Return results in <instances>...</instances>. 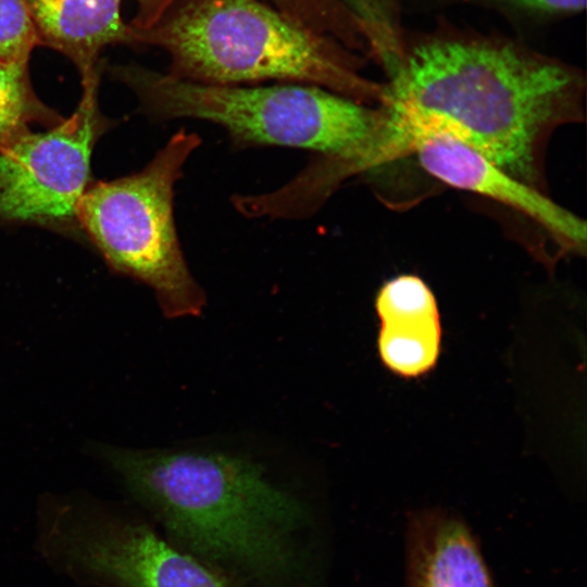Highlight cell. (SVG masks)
Segmentation results:
<instances>
[{
	"label": "cell",
	"instance_id": "cell-14",
	"mask_svg": "<svg viewBox=\"0 0 587 587\" xmlns=\"http://www.w3.org/2000/svg\"><path fill=\"white\" fill-rule=\"evenodd\" d=\"M312 29L339 41L354 34L355 21L339 0H263Z\"/></svg>",
	"mask_w": 587,
	"mask_h": 587
},
{
	"label": "cell",
	"instance_id": "cell-15",
	"mask_svg": "<svg viewBox=\"0 0 587 587\" xmlns=\"http://www.w3.org/2000/svg\"><path fill=\"white\" fill-rule=\"evenodd\" d=\"M37 45L25 0H0V60L28 63Z\"/></svg>",
	"mask_w": 587,
	"mask_h": 587
},
{
	"label": "cell",
	"instance_id": "cell-9",
	"mask_svg": "<svg viewBox=\"0 0 587 587\" xmlns=\"http://www.w3.org/2000/svg\"><path fill=\"white\" fill-rule=\"evenodd\" d=\"M405 560L407 587H495L470 526L444 509L409 517Z\"/></svg>",
	"mask_w": 587,
	"mask_h": 587
},
{
	"label": "cell",
	"instance_id": "cell-3",
	"mask_svg": "<svg viewBox=\"0 0 587 587\" xmlns=\"http://www.w3.org/2000/svg\"><path fill=\"white\" fill-rule=\"evenodd\" d=\"M130 26V25H129ZM133 43L168 54V74L209 85L265 80L319 86L359 102L384 88L358 72L349 48L263 0H171Z\"/></svg>",
	"mask_w": 587,
	"mask_h": 587
},
{
	"label": "cell",
	"instance_id": "cell-12",
	"mask_svg": "<svg viewBox=\"0 0 587 587\" xmlns=\"http://www.w3.org/2000/svg\"><path fill=\"white\" fill-rule=\"evenodd\" d=\"M27 64L0 60V147L34 123L54 126L63 120L35 95Z\"/></svg>",
	"mask_w": 587,
	"mask_h": 587
},
{
	"label": "cell",
	"instance_id": "cell-4",
	"mask_svg": "<svg viewBox=\"0 0 587 587\" xmlns=\"http://www.w3.org/2000/svg\"><path fill=\"white\" fill-rule=\"evenodd\" d=\"M113 75L152 118L207 121L222 127L238 147L310 150L340 178L371 164L385 133L384 109L373 110L319 86L209 85L138 65L115 66Z\"/></svg>",
	"mask_w": 587,
	"mask_h": 587
},
{
	"label": "cell",
	"instance_id": "cell-8",
	"mask_svg": "<svg viewBox=\"0 0 587 587\" xmlns=\"http://www.w3.org/2000/svg\"><path fill=\"white\" fill-rule=\"evenodd\" d=\"M407 152H414L423 168L439 180L511 207L570 249L585 250L587 230L583 220L461 140L439 132L422 133L409 140Z\"/></svg>",
	"mask_w": 587,
	"mask_h": 587
},
{
	"label": "cell",
	"instance_id": "cell-13",
	"mask_svg": "<svg viewBox=\"0 0 587 587\" xmlns=\"http://www.w3.org/2000/svg\"><path fill=\"white\" fill-rule=\"evenodd\" d=\"M358 21L363 39L391 75L405 49L399 28V0H339Z\"/></svg>",
	"mask_w": 587,
	"mask_h": 587
},
{
	"label": "cell",
	"instance_id": "cell-2",
	"mask_svg": "<svg viewBox=\"0 0 587 587\" xmlns=\"http://www.w3.org/2000/svg\"><path fill=\"white\" fill-rule=\"evenodd\" d=\"M391 78L383 102L395 137L448 134L525 183L544 133L580 84L569 66L514 43L472 38L421 42Z\"/></svg>",
	"mask_w": 587,
	"mask_h": 587
},
{
	"label": "cell",
	"instance_id": "cell-11",
	"mask_svg": "<svg viewBox=\"0 0 587 587\" xmlns=\"http://www.w3.org/2000/svg\"><path fill=\"white\" fill-rule=\"evenodd\" d=\"M38 45L71 59L86 78L98 72L99 52L110 43H133L121 17V0H25Z\"/></svg>",
	"mask_w": 587,
	"mask_h": 587
},
{
	"label": "cell",
	"instance_id": "cell-10",
	"mask_svg": "<svg viewBox=\"0 0 587 587\" xmlns=\"http://www.w3.org/2000/svg\"><path fill=\"white\" fill-rule=\"evenodd\" d=\"M382 325L378 351L384 364L403 377H416L436 363L440 320L436 299L415 275H401L379 289L376 302Z\"/></svg>",
	"mask_w": 587,
	"mask_h": 587
},
{
	"label": "cell",
	"instance_id": "cell-16",
	"mask_svg": "<svg viewBox=\"0 0 587 587\" xmlns=\"http://www.w3.org/2000/svg\"><path fill=\"white\" fill-rule=\"evenodd\" d=\"M498 5L509 12L532 17H553L577 13L584 10L586 0H482Z\"/></svg>",
	"mask_w": 587,
	"mask_h": 587
},
{
	"label": "cell",
	"instance_id": "cell-1",
	"mask_svg": "<svg viewBox=\"0 0 587 587\" xmlns=\"http://www.w3.org/2000/svg\"><path fill=\"white\" fill-rule=\"evenodd\" d=\"M128 502L226 587H329L334 527L319 494L252 457L103 448Z\"/></svg>",
	"mask_w": 587,
	"mask_h": 587
},
{
	"label": "cell",
	"instance_id": "cell-5",
	"mask_svg": "<svg viewBox=\"0 0 587 587\" xmlns=\"http://www.w3.org/2000/svg\"><path fill=\"white\" fill-rule=\"evenodd\" d=\"M201 145L196 133H175L139 172L98 182L84 192L78 225L116 273L151 287L166 317L199 315L205 304L177 235L174 187Z\"/></svg>",
	"mask_w": 587,
	"mask_h": 587
},
{
	"label": "cell",
	"instance_id": "cell-7",
	"mask_svg": "<svg viewBox=\"0 0 587 587\" xmlns=\"http://www.w3.org/2000/svg\"><path fill=\"white\" fill-rule=\"evenodd\" d=\"M98 84L99 73L83 79L82 99L68 118L0 147V224L78 225L93 146L105 127Z\"/></svg>",
	"mask_w": 587,
	"mask_h": 587
},
{
	"label": "cell",
	"instance_id": "cell-6",
	"mask_svg": "<svg viewBox=\"0 0 587 587\" xmlns=\"http://www.w3.org/2000/svg\"><path fill=\"white\" fill-rule=\"evenodd\" d=\"M34 549L50 571L82 587H226L127 500L41 496Z\"/></svg>",
	"mask_w": 587,
	"mask_h": 587
},
{
	"label": "cell",
	"instance_id": "cell-17",
	"mask_svg": "<svg viewBox=\"0 0 587 587\" xmlns=\"http://www.w3.org/2000/svg\"><path fill=\"white\" fill-rule=\"evenodd\" d=\"M138 12L129 24L139 29L148 28L153 25L167 8L171 0H136Z\"/></svg>",
	"mask_w": 587,
	"mask_h": 587
}]
</instances>
